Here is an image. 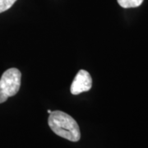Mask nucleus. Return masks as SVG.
Masks as SVG:
<instances>
[{
    "label": "nucleus",
    "mask_w": 148,
    "mask_h": 148,
    "mask_svg": "<svg viewBox=\"0 0 148 148\" xmlns=\"http://www.w3.org/2000/svg\"><path fill=\"white\" fill-rule=\"evenodd\" d=\"M21 73L17 69H8L0 79V104L15 95L21 86Z\"/></svg>",
    "instance_id": "nucleus-2"
},
{
    "label": "nucleus",
    "mask_w": 148,
    "mask_h": 148,
    "mask_svg": "<svg viewBox=\"0 0 148 148\" xmlns=\"http://www.w3.org/2000/svg\"><path fill=\"white\" fill-rule=\"evenodd\" d=\"M16 0H0V13L8 10Z\"/></svg>",
    "instance_id": "nucleus-5"
},
{
    "label": "nucleus",
    "mask_w": 148,
    "mask_h": 148,
    "mask_svg": "<svg viewBox=\"0 0 148 148\" xmlns=\"http://www.w3.org/2000/svg\"><path fill=\"white\" fill-rule=\"evenodd\" d=\"M51 112H52V111L50 110H48V113H49V114H50Z\"/></svg>",
    "instance_id": "nucleus-6"
},
{
    "label": "nucleus",
    "mask_w": 148,
    "mask_h": 148,
    "mask_svg": "<svg viewBox=\"0 0 148 148\" xmlns=\"http://www.w3.org/2000/svg\"><path fill=\"white\" fill-rule=\"evenodd\" d=\"M118 3L123 8H137L143 3V0H117Z\"/></svg>",
    "instance_id": "nucleus-4"
},
{
    "label": "nucleus",
    "mask_w": 148,
    "mask_h": 148,
    "mask_svg": "<svg viewBox=\"0 0 148 148\" xmlns=\"http://www.w3.org/2000/svg\"><path fill=\"white\" fill-rule=\"evenodd\" d=\"M49 126L56 135L71 142H78L81 132L77 123L69 114L56 110L49 114L48 119Z\"/></svg>",
    "instance_id": "nucleus-1"
},
{
    "label": "nucleus",
    "mask_w": 148,
    "mask_h": 148,
    "mask_svg": "<svg viewBox=\"0 0 148 148\" xmlns=\"http://www.w3.org/2000/svg\"><path fill=\"white\" fill-rule=\"evenodd\" d=\"M92 86V78L90 73L86 70H80L76 75L71 85L70 91L73 95H79L82 92L90 90Z\"/></svg>",
    "instance_id": "nucleus-3"
}]
</instances>
